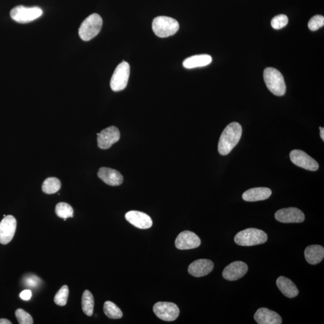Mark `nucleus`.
I'll return each mask as SVG.
<instances>
[{
  "label": "nucleus",
  "instance_id": "5701e85b",
  "mask_svg": "<svg viewBox=\"0 0 324 324\" xmlns=\"http://www.w3.org/2000/svg\"><path fill=\"white\" fill-rule=\"evenodd\" d=\"M95 300L91 292L85 290L82 297V308L86 315L91 316L94 311Z\"/></svg>",
  "mask_w": 324,
  "mask_h": 324
},
{
  "label": "nucleus",
  "instance_id": "423d86ee",
  "mask_svg": "<svg viewBox=\"0 0 324 324\" xmlns=\"http://www.w3.org/2000/svg\"><path fill=\"white\" fill-rule=\"evenodd\" d=\"M42 14V9L40 8H27L24 6H18L11 12L12 19L21 24H26L36 20Z\"/></svg>",
  "mask_w": 324,
  "mask_h": 324
},
{
  "label": "nucleus",
  "instance_id": "9d476101",
  "mask_svg": "<svg viewBox=\"0 0 324 324\" xmlns=\"http://www.w3.org/2000/svg\"><path fill=\"white\" fill-rule=\"evenodd\" d=\"M17 226V220L14 216L12 215L6 216L0 222V243L5 245L11 242L15 236Z\"/></svg>",
  "mask_w": 324,
  "mask_h": 324
},
{
  "label": "nucleus",
  "instance_id": "7c9ffc66",
  "mask_svg": "<svg viewBox=\"0 0 324 324\" xmlns=\"http://www.w3.org/2000/svg\"><path fill=\"white\" fill-rule=\"evenodd\" d=\"M40 282V279L34 275H30L25 279V285L32 288L37 287Z\"/></svg>",
  "mask_w": 324,
  "mask_h": 324
},
{
  "label": "nucleus",
  "instance_id": "f03ea898",
  "mask_svg": "<svg viewBox=\"0 0 324 324\" xmlns=\"http://www.w3.org/2000/svg\"><path fill=\"white\" fill-rule=\"evenodd\" d=\"M264 79L268 89L277 96H284L287 91L284 76L278 70L267 67L264 71Z\"/></svg>",
  "mask_w": 324,
  "mask_h": 324
},
{
  "label": "nucleus",
  "instance_id": "dca6fc26",
  "mask_svg": "<svg viewBox=\"0 0 324 324\" xmlns=\"http://www.w3.org/2000/svg\"><path fill=\"white\" fill-rule=\"evenodd\" d=\"M126 219L137 228L149 229L153 225V221L148 214L137 211H130L125 215Z\"/></svg>",
  "mask_w": 324,
  "mask_h": 324
},
{
  "label": "nucleus",
  "instance_id": "7ed1b4c3",
  "mask_svg": "<svg viewBox=\"0 0 324 324\" xmlns=\"http://www.w3.org/2000/svg\"><path fill=\"white\" fill-rule=\"evenodd\" d=\"M267 234L261 229L248 228L239 232L234 237V241L242 246L261 245L267 241Z\"/></svg>",
  "mask_w": 324,
  "mask_h": 324
},
{
  "label": "nucleus",
  "instance_id": "473e14b6",
  "mask_svg": "<svg viewBox=\"0 0 324 324\" xmlns=\"http://www.w3.org/2000/svg\"><path fill=\"white\" fill-rule=\"evenodd\" d=\"M12 322L7 319H0V324H11Z\"/></svg>",
  "mask_w": 324,
  "mask_h": 324
},
{
  "label": "nucleus",
  "instance_id": "cd10ccee",
  "mask_svg": "<svg viewBox=\"0 0 324 324\" xmlns=\"http://www.w3.org/2000/svg\"><path fill=\"white\" fill-rule=\"evenodd\" d=\"M15 315L20 324H33V317L27 312L22 309L16 310Z\"/></svg>",
  "mask_w": 324,
  "mask_h": 324
},
{
  "label": "nucleus",
  "instance_id": "b1692460",
  "mask_svg": "<svg viewBox=\"0 0 324 324\" xmlns=\"http://www.w3.org/2000/svg\"><path fill=\"white\" fill-rule=\"evenodd\" d=\"M61 189V182L56 177L48 178L42 184V191L44 194H54Z\"/></svg>",
  "mask_w": 324,
  "mask_h": 324
},
{
  "label": "nucleus",
  "instance_id": "aec40b11",
  "mask_svg": "<svg viewBox=\"0 0 324 324\" xmlns=\"http://www.w3.org/2000/svg\"><path fill=\"white\" fill-rule=\"evenodd\" d=\"M276 284L279 290L287 297L294 298L299 293L296 285L290 279L284 276L279 277L277 279Z\"/></svg>",
  "mask_w": 324,
  "mask_h": 324
},
{
  "label": "nucleus",
  "instance_id": "bb28decb",
  "mask_svg": "<svg viewBox=\"0 0 324 324\" xmlns=\"http://www.w3.org/2000/svg\"><path fill=\"white\" fill-rule=\"evenodd\" d=\"M69 290L67 285H64L60 290L57 292L55 297H54V302L57 305L60 306H65L67 304V299H68Z\"/></svg>",
  "mask_w": 324,
  "mask_h": 324
},
{
  "label": "nucleus",
  "instance_id": "ddd939ff",
  "mask_svg": "<svg viewBox=\"0 0 324 324\" xmlns=\"http://www.w3.org/2000/svg\"><path fill=\"white\" fill-rule=\"evenodd\" d=\"M200 237L193 232L185 230L179 234L175 240V245L179 250H189L198 248L201 245Z\"/></svg>",
  "mask_w": 324,
  "mask_h": 324
},
{
  "label": "nucleus",
  "instance_id": "1a4fd4ad",
  "mask_svg": "<svg viewBox=\"0 0 324 324\" xmlns=\"http://www.w3.org/2000/svg\"><path fill=\"white\" fill-rule=\"evenodd\" d=\"M290 157L292 162L300 168L310 171H316L319 169L318 163L302 150L292 151Z\"/></svg>",
  "mask_w": 324,
  "mask_h": 324
},
{
  "label": "nucleus",
  "instance_id": "4468645a",
  "mask_svg": "<svg viewBox=\"0 0 324 324\" xmlns=\"http://www.w3.org/2000/svg\"><path fill=\"white\" fill-rule=\"evenodd\" d=\"M248 271V266L242 261L230 263L224 269L223 277L226 280L234 281L239 280L245 275Z\"/></svg>",
  "mask_w": 324,
  "mask_h": 324
},
{
  "label": "nucleus",
  "instance_id": "f8f14e48",
  "mask_svg": "<svg viewBox=\"0 0 324 324\" xmlns=\"http://www.w3.org/2000/svg\"><path fill=\"white\" fill-rule=\"evenodd\" d=\"M275 219L282 223H301L305 219V216L297 208H283L276 211Z\"/></svg>",
  "mask_w": 324,
  "mask_h": 324
},
{
  "label": "nucleus",
  "instance_id": "2f4dec72",
  "mask_svg": "<svg viewBox=\"0 0 324 324\" xmlns=\"http://www.w3.org/2000/svg\"><path fill=\"white\" fill-rule=\"evenodd\" d=\"M32 297V293L30 290H26L22 291L20 294V297L22 300L28 301L31 299Z\"/></svg>",
  "mask_w": 324,
  "mask_h": 324
},
{
  "label": "nucleus",
  "instance_id": "393cba45",
  "mask_svg": "<svg viewBox=\"0 0 324 324\" xmlns=\"http://www.w3.org/2000/svg\"><path fill=\"white\" fill-rule=\"evenodd\" d=\"M104 310L106 315L111 319H120L123 317V312L116 304L111 301H106L104 304Z\"/></svg>",
  "mask_w": 324,
  "mask_h": 324
},
{
  "label": "nucleus",
  "instance_id": "4be33fe9",
  "mask_svg": "<svg viewBox=\"0 0 324 324\" xmlns=\"http://www.w3.org/2000/svg\"><path fill=\"white\" fill-rule=\"evenodd\" d=\"M211 62L212 57L207 54H201L186 59L183 62V66L186 69H194L208 66Z\"/></svg>",
  "mask_w": 324,
  "mask_h": 324
},
{
  "label": "nucleus",
  "instance_id": "9b49d317",
  "mask_svg": "<svg viewBox=\"0 0 324 324\" xmlns=\"http://www.w3.org/2000/svg\"><path fill=\"white\" fill-rule=\"evenodd\" d=\"M97 134L98 147L103 150L110 149L120 137V131L115 126L108 127Z\"/></svg>",
  "mask_w": 324,
  "mask_h": 324
},
{
  "label": "nucleus",
  "instance_id": "6e6552de",
  "mask_svg": "<svg viewBox=\"0 0 324 324\" xmlns=\"http://www.w3.org/2000/svg\"><path fill=\"white\" fill-rule=\"evenodd\" d=\"M153 311L159 319L168 322L174 321L179 314L178 307L170 302L156 303L153 306Z\"/></svg>",
  "mask_w": 324,
  "mask_h": 324
},
{
  "label": "nucleus",
  "instance_id": "39448f33",
  "mask_svg": "<svg viewBox=\"0 0 324 324\" xmlns=\"http://www.w3.org/2000/svg\"><path fill=\"white\" fill-rule=\"evenodd\" d=\"M103 21L100 15L93 14L82 22L79 29V35L81 39L89 41L100 33Z\"/></svg>",
  "mask_w": 324,
  "mask_h": 324
},
{
  "label": "nucleus",
  "instance_id": "f3484780",
  "mask_svg": "<svg viewBox=\"0 0 324 324\" xmlns=\"http://www.w3.org/2000/svg\"><path fill=\"white\" fill-rule=\"evenodd\" d=\"M254 319L259 324H281L282 319L278 313L267 309L260 308L255 314Z\"/></svg>",
  "mask_w": 324,
  "mask_h": 324
},
{
  "label": "nucleus",
  "instance_id": "6ab92c4d",
  "mask_svg": "<svg viewBox=\"0 0 324 324\" xmlns=\"http://www.w3.org/2000/svg\"><path fill=\"white\" fill-rule=\"evenodd\" d=\"M272 194L271 189L267 188H255L249 189L243 194L244 200L256 202L267 200Z\"/></svg>",
  "mask_w": 324,
  "mask_h": 324
},
{
  "label": "nucleus",
  "instance_id": "c756f323",
  "mask_svg": "<svg viewBox=\"0 0 324 324\" xmlns=\"http://www.w3.org/2000/svg\"><path fill=\"white\" fill-rule=\"evenodd\" d=\"M324 17L322 15H315L310 19L308 27L311 31H315L323 26Z\"/></svg>",
  "mask_w": 324,
  "mask_h": 324
},
{
  "label": "nucleus",
  "instance_id": "2eb2a0df",
  "mask_svg": "<svg viewBox=\"0 0 324 324\" xmlns=\"http://www.w3.org/2000/svg\"><path fill=\"white\" fill-rule=\"evenodd\" d=\"M213 262L209 259L196 260L189 266V273L194 277H200L210 274L214 269Z\"/></svg>",
  "mask_w": 324,
  "mask_h": 324
},
{
  "label": "nucleus",
  "instance_id": "0eeeda50",
  "mask_svg": "<svg viewBox=\"0 0 324 324\" xmlns=\"http://www.w3.org/2000/svg\"><path fill=\"white\" fill-rule=\"evenodd\" d=\"M130 76V65L126 62L118 65L112 75L110 85L114 91H120L126 88Z\"/></svg>",
  "mask_w": 324,
  "mask_h": 324
},
{
  "label": "nucleus",
  "instance_id": "f257e3e1",
  "mask_svg": "<svg viewBox=\"0 0 324 324\" xmlns=\"http://www.w3.org/2000/svg\"><path fill=\"white\" fill-rule=\"evenodd\" d=\"M242 127L236 122L227 125L221 134L218 151L221 155H228L241 139Z\"/></svg>",
  "mask_w": 324,
  "mask_h": 324
},
{
  "label": "nucleus",
  "instance_id": "a211bd4d",
  "mask_svg": "<svg viewBox=\"0 0 324 324\" xmlns=\"http://www.w3.org/2000/svg\"><path fill=\"white\" fill-rule=\"evenodd\" d=\"M98 175L99 178L110 186H119L123 181V177L120 172L110 168L102 167L99 169Z\"/></svg>",
  "mask_w": 324,
  "mask_h": 324
},
{
  "label": "nucleus",
  "instance_id": "412c9836",
  "mask_svg": "<svg viewBox=\"0 0 324 324\" xmlns=\"http://www.w3.org/2000/svg\"><path fill=\"white\" fill-rule=\"evenodd\" d=\"M304 256L310 264H319L324 258V249L321 246L310 245L304 250Z\"/></svg>",
  "mask_w": 324,
  "mask_h": 324
},
{
  "label": "nucleus",
  "instance_id": "20e7f679",
  "mask_svg": "<svg viewBox=\"0 0 324 324\" xmlns=\"http://www.w3.org/2000/svg\"><path fill=\"white\" fill-rule=\"evenodd\" d=\"M178 22L175 19L160 16L154 19L152 28L157 36L165 38L173 36L179 30Z\"/></svg>",
  "mask_w": 324,
  "mask_h": 324
},
{
  "label": "nucleus",
  "instance_id": "c85d7f7f",
  "mask_svg": "<svg viewBox=\"0 0 324 324\" xmlns=\"http://www.w3.org/2000/svg\"><path fill=\"white\" fill-rule=\"evenodd\" d=\"M288 23V18L285 15H279L272 19L271 24L275 30L283 28Z\"/></svg>",
  "mask_w": 324,
  "mask_h": 324
},
{
  "label": "nucleus",
  "instance_id": "a878e982",
  "mask_svg": "<svg viewBox=\"0 0 324 324\" xmlns=\"http://www.w3.org/2000/svg\"><path fill=\"white\" fill-rule=\"evenodd\" d=\"M56 213L58 216L66 220L67 218L73 217V209L71 205L60 203L56 205Z\"/></svg>",
  "mask_w": 324,
  "mask_h": 324
},
{
  "label": "nucleus",
  "instance_id": "72a5a7b5",
  "mask_svg": "<svg viewBox=\"0 0 324 324\" xmlns=\"http://www.w3.org/2000/svg\"><path fill=\"white\" fill-rule=\"evenodd\" d=\"M319 129L320 131V137H321V139L322 140V141H324V129H323V128L321 127H320Z\"/></svg>",
  "mask_w": 324,
  "mask_h": 324
}]
</instances>
